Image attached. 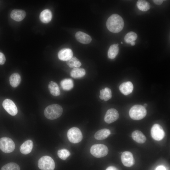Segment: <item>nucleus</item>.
<instances>
[{"mask_svg":"<svg viewBox=\"0 0 170 170\" xmlns=\"http://www.w3.org/2000/svg\"><path fill=\"white\" fill-rule=\"evenodd\" d=\"M106 26L110 31L114 33H117L123 29L124 26V20L118 14H114L107 19Z\"/></svg>","mask_w":170,"mask_h":170,"instance_id":"1","label":"nucleus"},{"mask_svg":"<svg viewBox=\"0 0 170 170\" xmlns=\"http://www.w3.org/2000/svg\"><path fill=\"white\" fill-rule=\"evenodd\" d=\"M63 112L62 107L58 104H54L47 107L44 110L45 116L48 119L54 120L59 117Z\"/></svg>","mask_w":170,"mask_h":170,"instance_id":"2","label":"nucleus"},{"mask_svg":"<svg viewBox=\"0 0 170 170\" xmlns=\"http://www.w3.org/2000/svg\"><path fill=\"white\" fill-rule=\"evenodd\" d=\"M145 108L141 105H135L132 106L129 111L130 118L133 120H138L144 118L146 116Z\"/></svg>","mask_w":170,"mask_h":170,"instance_id":"3","label":"nucleus"},{"mask_svg":"<svg viewBox=\"0 0 170 170\" xmlns=\"http://www.w3.org/2000/svg\"><path fill=\"white\" fill-rule=\"evenodd\" d=\"M38 166L42 170H54L55 164L53 159L48 156H44L38 160Z\"/></svg>","mask_w":170,"mask_h":170,"instance_id":"4","label":"nucleus"},{"mask_svg":"<svg viewBox=\"0 0 170 170\" xmlns=\"http://www.w3.org/2000/svg\"><path fill=\"white\" fill-rule=\"evenodd\" d=\"M91 154L97 158H101L106 156L108 152V149L105 145L102 144H97L93 145L90 149Z\"/></svg>","mask_w":170,"mask_h":170,"instance_id":"5","label":"nucleus"},{"mask_svg":"<svg viewBox=\"0 0 170 170\" xmlns=\"http://www.w3.org/2000/svg\"><path fill=\"white\" fill-rule=\"evenodd\" d=\"M67 136L69 140L74 144L80 142L82 139L81 131L79 128L75 127L71 128L68 130Z\"/></svg>","mask_w":170,"mask_h":170,"instance_id":"6","label":"nucleus"},{"mask_svg":"<svg viewBox=\"0 0 170 170\" xmlns=\"http://www.w3.org/2000/svg\"><path fill=\"white\" fill-rule=\"evenodd\" d=\"M15 147L14 141L11 139L6 137L0 139V149L5 153H10L14 151Z\"/></svg>","mask_w":170,"mask_h":170,"instance_id":"7","label":"nucleus"},{"mask_svg":"<svg viewBox=\"0 0 170 170\" xmlns=\"http://www.w3.org/2000/svg\"><path fill=\"white\" fill-rule=\"evenodd\" d=\"M150 132L152 137L156 141L161 140L164 137V131L162 127L159 124H154L151 128Z\"/></svg>","mask_w":170,"mask_h":170,"instance_id":"8","label":"nucleus"},{"mask_svg":"<svg viewBox=\"0 0 170 170\" xmlns=\"http://www.w3.org/2000/svg\"><path fill=\"white\" fill-rule=\"evenodd\" d=\"M3 106L6 111L10 115L14 116L17 114V107L11 100L9 99H5L3 103Z\"/></svg>","mask_w":170,"mask_h":170,"instance_id":"9","label":"nucleus"},{"mask_svg":"<svg viewBox=\"0 0 170 170\" xmlns=\"http://www.w3.org/2000/svg\"><path fill=\"white\" fill-rule=\"evenodd\" d=\"M119 113L115 109L108 110L105 116L104 120L107 123H111L117 120L119 118Z\"/></svg>","mask_w":170,"mask_h":170,"instance_id":"10","label":"nucleus"},{"mask_svg":"<svg viewBox=\"0 0 170 170\" xmlns=\"http://www.w3.org/2000/svg\"><path fill=\"white\" fill-rule=\"evenodd\" d=\"M121 160L123 164L127 167H130L134 165V159L132 154L130 152H123L121 156Z\"/></svg>","mask_w":170,"mask_h":170,"instance_id":"11","label":"nucleus"},{"mask_svg":"<svg viewBox=\"0 0 170 170\" xmlns=\"http://www.w3.org/2000/svg\"><path fill=\"white\" fill-rule=\"evenodd\" d=\"M73 56L72 50L70 48H64L60 50L58 53L59 59L63 61H68Z\"/></svg>","mask_w":170,"mask_h":170,"instance_id":"12","label":"nucleus"},{"mask_svg":"<svg viewBox=\"0 0 170 170\" xmlns=\"http://www.w3.org/2000/svg\"><path fill=\"white\" fill-rule=\"evenodd\" d=\"M133 87L132 83L129 81L122 83L119 87L121 92L125 95L131 94L133 90Z\"/></svg>","mask_w":170,"mask_h":170,"instance_id":"13","label":"nucleus"},{"mask_svg":"<svg viewBox=\"0 0 170 170\" xmlns=\"http://www.w3.org/2000/svg\"><path fill=\"white\" fill-rule=\"evenodd\" d=\"M75 37L78 42L84 44L90 43L92 40V38L90 36L81 31L76 33Z\"/></svg>","mask_w":170,"mask_h":170,"instance_id":"14","label":"nucleus"},{"mask_svg":"<svg viewBox=\"0 0 170 170\" xmlns=\"http://www.w3.org/2000/svg\"><path fill=\"white\" fill-rule=\"evenodd\" d=\"M26 16V13L23 10L15 9L13 10L11 13V17L14 20L17 21L22 20Z\"/></svg>","mask_w":170,"mask_h":170,"instance_id":"15","label":"nucleus"},{"mask_svg":"<svg viewBox=\"0 0 170 170\" xmlns=\"http://www.w3.org/2000/svg\"><path fill=\"white\" fill-rule=\"evenodd\" d=\"M33 147V143L31 140H28L23 143L20 147V152L25 155L30 153Z\"/></svg>","mask_w":170,"mask_h":170,"instance_id":"16","label":"nucleus"},{"mask_svg":"<svg viewBox=\"0 0 170 170\" xmlns=\"http://www.w3.org/2000/svg\"><path fill=\"white\" fill-rule=\"evenodd\" d=\"M132 137L133 140L140 144L144 143L146 140V138L144 134L140 131L135 130L132 133Z\"/></svg>","mask_w":170,"mask_h":170,"instance_id":"17","label":"nucleus"},{"mask_svg":"<svg viewBox=\"0 0 170 170\" xmlns=\"http://www.w3.org/2000/svg\"><path fill=\"white\" fill-rule=\"evenodd\" d=\"M110 133V131L109 129L103 128L97 131L94 134V137L97 140H102L107 138Z\"/></svg>","mask_w":170,"mask_h":170,"instance_id":"18","label":"nucleus"},{"mask_svg":"<svg viewBox=\"0 0 170 170\" xmlns=\"http://www.w3.org/2000/svg\"><path fill=\"white\" fill-rule=\"evenodd\" d=\"M40 19L43 23H47L51 20L52 18V13L48 9H46L42 11L40 15Z\"/></svg>","mask_w":170,"mask_h":170,"instance_id":"19","label":"nucleus"},{"mask_svg":"<svg viewBox=\"0 0 170 170\" xmlns=\"http://www.w3.org/2000/svg\"><path fill=\"white\" fill-rule=\"evenodd\" d=\"M86 74V71L83 68H75L70 72L71 76L74 78H79L83 77Z\"/></svg>","mask_w":170,"mask_h":170,"instance_id":"20","label":"nucleus"},{"mask_svg":"<svg viewBox=\"0 0 170 170\" xmlns=\"http://www.w3.org/2000/svg\"><path fill=\"white\" fill-rule=\"evenodd\" d=\"M48 88L51 94L53 95L57 96L60 94V91L58 85L55 82L50 81L48 85Z\"/></svg>","mask_w":170,"mask_h":170,"instance_id":"21","label":"nucleus"},{"mask_svg":"<svg viewBox=\"0 0 170 170\" xmlns=\"http://www.w3.org/2000/svg\"><path fill=\"white\" fill-rule=\"evenodd\" d=\"M9 80L10 85L13 87L15 88L18 86L20 83L21 77L19 74L14 73L10 76Z\"/></svg>","mask_w":170,"mask_h":170,"instance_id":"22","label":"nucleus"},{"mask_svg":"<svg viewBox=\"0 0 170 170\" xmlns=\"http://www.w3.org/2000/svg\"><path fill=\"white\" fill-rule=\"evenodd\" d=\"M60 84L62 88L65 91L71 90L74 85L73 81L70 78H66L62 80Z\"/></svg>","mask_w":170,"mask_h":170,"instance_id":"23","label":"nucleus"},{"mask_svg":"<svg viewBox=\"0 0 170 170\" xmlns=\"http://www.w3.org/2000/svg\"><path fill=\"white\" fill-rule=\"evenodd\" d=\"M119 48L116 44L111 45L108 51V56L110 59H114L118 53Z\"/></svg>","mask_w":170,"mask_h":170,"instance_id":"24","label":"nucleus"},{"mask_svg":"<svg viewBox=\"0 0 170 170\" xmlns=\"http://www.w3.org/2000/svg\"><path fill=\"white\" fill-rule=\"evenodd\" d=\"M137 6L139 10L143 11H146L150 8V3L145 0H138L137 3Z\"/></svg>","mask_w":170,"mask_h":170,"instance_id":"25","label":"nucleus"},{"mask_svg":"<svg viewBox=\"0 0 170 170\" xmlns=\"http://www.w3.org/2000/svg\"><path fill=\"white\" fill-rule=\"evenodd\" d=\"M67 65L71 68H78L81 65V63L75 57H72L70 60L66 61Z\"/></svg>","mask_w":170,"mask_h":170,"instance_id":"26","label":"nucleus"},{"mask_svg":"<svg viewBox=\"0 0 170 170\" xmlns=\"http://www.w3.org/2000/svg\"><path fill=\"white\" fill-rule=\"evenodd\" d=\"M137 38V35L133 31H130L125 35L124 40L126 42L129 43L134 41Z\"/></svg>","mask_w":170,"mask_h":170,"instance_id":"27","label":"nucleus"},{"mask_svg":"<svg viewBox=\"0 0 170 170\" xmlns=\"http://www.w3.org/2000/svg\"><path fill=\"white\" fill-rule=\"evenodd\" d=\"M1 170H20V168L19 166L17 164L14 162H10L3 166Z\"/></svg>","mask_w":170,"mask_h":170,"instance_id":"28","label":"nucleus"},{"mask_svg":"<svg viewBox=\"0 0 170 170\" xmlns=\"http://www.w3.org/2000/svg\"><path fill=\"white\" fill-rule=\"evenodd\" d=\"M57 155L60 158L65 160L70 155L71 153L67 150L63 149L58 150Z\"/></svg>","mask_w":170,"mask_h":170,"instance_id":"29","label":"nucleus"},{"mask_svg":"<svg viewBox=\"0 0 170 170\" xmlns=\"http://www.w3.org/2000/svg\"><path fill=\"white\" fill-rule=\"evenodd\" d=\"M103 96V99L105 101H107L111 98L112 97L111 91L110 88H104Z\"/></svg>","mask_w":170,"mask_h":170,"instance_id":"30","label":"nucleus"},{"mask_svg":"<svg viewBox=\"0 0 170 170\" xmlns=\"http://www.w3.org/2000/svg\"><path fill=\"white\" fill-rule=\"evenodd\" d=\"M6 61V58L4 54L0 52V65H3Z\"/></svg>","mask_w":170,"mask_h":170,"instance_id":"31","label":"nucleus"},{"mask_svg":"<svg viewBox=\"0 0 170 170\" xmlns=\"http://www.w3.org/2000/svg\"><path fill=\"white\" fill-rule=\"evenodd\" d=\"M154 2L157 5H161L163 3V0H153Z\"/></svg>","mask_w":170,"mask_h":170,"instance_id":"32","label":"nucleus"},{"mask_svg":"<svg viewBox=\"0 0 170 170\" xmlns=\"http://www.w3.org/2000/svg\"><path fill=\"white\" fill-rule=\"evenodd\" d=\"M105 170H119L116 167L112 166H110L108 167Z\"/></svg>","mask_w":170,"mask_h":170,"instance_id":"33","label":"nucleus"},{"mask_svg":"<svg viewBox=\"0 0 170 170\" xmlns=\"http://www.w3.org/2000/svg\"><path fill=\"white\" fill-rule=\"evenodd\" d=\"M104 92V89H103L100 91L99 98L101 99H103V95Z\"/></svg>","mask_w":170,"mask_h":170,"instance_id":"34","label":"nucleus"},{"mask_svg":"<svg viewBox=\"0 0 170 170\" xmlns=\"http://www.w3.org/2000/svg\"><path fill=\"white\" fill-rule=\"evenodd\" d=\"M156 170H166L165 168L162 166H160L158 167Z\"/></svg>","mask_w":170,"mask_h":170,"instance_id":"35","label":"nucleus"},{"mask_svg":"<svg viewBox=\"0 0 170 170\" xmlns=\"http://www.w3.org/2000/svg\"><path fill=\"white\" fill-rule=\"evenodd\" d=\"M131 45L134 46L135 45V42L134 41H133L130 43Z\"/></svg>","mask_w":170,"mask_h":170,"instance_id":"36","label":"nucleus"},{"mask_svg":"<svg viewBox=\"0 0 170 170\" xmlns=\"http://www.w3.org/2000/svg\"><path fill=\"white\" fill-rule=\"evenodd\" d=\"M145 108L147 106V104H144L143 106Z\"/></svg>","mask_w":170,"mask_h":170,"instance_id":"37","label":"nucleus"},{"mask_svg":"<svg viewBox=\"0 0 170 170\" xmlns=\"http://www.w3.org/2000/svg\"><path fill=\"white\" fill-rule=\"evenodd\" d=\"M118 45H119V44H116V45L117 46H118Z\"/></svg>","mask_w":170,"mask_h":170,"instance_id":"38","label":"nucleus"},{"mask_svg":"<svg viewBox=\"0 0 170 170\" xmlns=\"http://www.w3.org/2000/svg\"><path fill=\"white\" fill-rule=\"evenodd\" d=\"M121 43L122 44V43H123V42H121Z\"/></svg>","mask_w":170,"mask_h":170,"instance_id":"39","label":"nucleus"}]
</instances>
